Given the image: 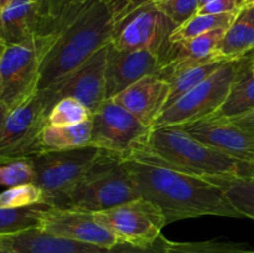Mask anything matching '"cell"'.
Returning <instances> with one entry per match:
<instances>
[{
    "label": "cell",
    "mask_w": 254,
    "mask_h": 253,
    "mask_svg": "<svg viewBox=\"0 0 254 253\" xmlns=\"http://www.w3.org/2000/svg\"><path fill=\"white\" fill-rule=\"evenodd\" d=\"M139 196L155 203L166 222L203 216L243 218L217 185L202 176L133 159H121Z\"/></svg>",
    "instance_id": "1"
},
{
    "label": "cell",
    "mask_w": 254,
    "mask_h": 253,
    "mask_svg": "<svg viewBox=\"0 0 254 253\" xmlns=\"http://www.w3.org/2000/svg\"><path fill=\"white\" fill-rule=\"evenodd\" d=\"M116 0H89L52 22L55 39L45 56L37 88L47 89L111 44L117 25Z\"/></svg>",
    "instance_id": "2"
},
{
    "label": "cell",
    "mask_w": 254,
    "mask_h": 253,
    "mask_svg": "<svg viewBox=\"0 0 254 253\" xmlns=\"http://www.w3.org/2000/svg\"><path fill=\"white\" fill-rule=\"evenodd\" d=\"M119 159L145 161L198 176L235 175L254 169L197 140L180 126H153L130 153Z\"/></svg>",
    "instance_id": "3"
},
{
    "label": "cell",
    "mask_w": 254,
    "mask_h": 253,
    "mask_svg": "<svg viewBox=\"0 0 254 253\" xmlns=\"http://www.w3.org/2000/svg\"><path fill=\"white\" fill-rule=\"evenodd\" d=\"M139 197L134 181L118 156L104 151L81 181L62 198L59 207L99 212Z\"/></svg>",
    "instance_id": "4"
},
{
    "label": "cell",
    "mask_w": 254,
    "mask_h": 253,
    "mask_svg": "<svg viewBox=\"0 0 254 253\" xmlns=\"http://www.w3.org/2000/svg\"><path fill=\"white\" fill-rule=\"evenodd\" d=\"M54 106L47 89H35L10 109L0 130V165L42 153L41 134Z\"/></svg>",
    "instance_id": "5"
},
{
    "label": "cell",
    "mask_w": 254,
    "mask_h": 253,
    "mask_svg": "<svg viewBox=\"0 0 254 253\" xmlns=\"http://www.w3.org/2000/svg\"><path fill=\"white\" fill-rule=\"evenodd\" d=\"M54 39V34L35 35L4 46L0 56V102L10 109L37 89L42 62Z\"/></svg>",
    "instance_id": "6"
},
{
    "label": "cell",
    "mask_w": 254,
    "mask_h": 253,
    "mask_svg": "<svg viewBox=\"0 0 254 253\" xmlns=\"http://www.w3.org/2000/svg\"><path fill=\"white\" fill-rule=\"evenodd\" d=\"M102 154V149L88 145L44 151L31 158L35 169L34 183L44 192L45 206L59 207L64 196L83 179Z\"/></svg>",
    "instance_id": "7"
},
{
    "label": "cell",
    "mask_w": 254,
    "mask_h": 253,
    "mask_svg": "<svg viewBox=\"0 0 254 253\" xmlns=\"http://www.w3.org/2000/svg\"><path fill=\"white\" fill-rule=\"evenodd\" d=\"M237 60H230L198 86L164 109L153 126H183L213 116L230 93L237 71ZM151 126V128H153Z\"/></svg>",
    "instance_id": "8"
},
{
    "label": "cell",
    "mask_w": 254,
    "mask_h": 253,
    "mask_svg": "<svg viewBox=\"0 0 254 253\" xmlns=\"http://www.w3.org/2000/svg\"><path fill=\"white\" fill-rule=\"evenodd\" d=\"M93 215L97 222L107 228L118 242L135 246L155 243L168 225L163 211L143 196Z\"/></svg>",
    "instance_id": "9"
},
{
    "label": "cell",
    "mask_w": 254,
    "mask_h": 253,
    "mask_svg": "<svg viewBox=\"0 0 254 253\" xmlns=\"http://www.w3.org/2000/svg\"><path fill=\"white\" fill-rule=\"evenodd\" d=\"M176 27L155 5L148 2L117 22L111 45L118 50H153L164 62L171 45L170 35Z\"/></svg>",
    "instance_id": "10"
},
{
    "label": "cell",
    "mask_w": 254,
    "mask_h": 253,
    "mask_svg": "<svg viewBox=\"0 0 254 253\" xmlns=\"http://www.w3.org/2000/svg\"><path fill=\"white\" fill-rule=\"evenodd\" d=\"M149 129L114 99H106L92 116L89 146L121 158L133 150Z\"/></svg>",
    "instance_id": "11"
},
{
    "label": "cell",
    "mask_w": 254,
    "mask_h": 253,
    "mask_svg": "<svg viewBox=\"0 0 254 253\" xmlns=\"http://www.w3.org/2000/svg\"><path fill=\"white\" fill-rule=\"evenodd\" d=\"M37 228L59 237L111 248L118 241L98 223L92 212L69 207L42 206Z\"/></svg>",
    "instance_id": "12"
},
{
    "label": "cell",
    "mask_w": 254,
    "mask_h": 253,
    "mask_svg": "<svg viewBox=\"0 0 254 253\" xmlns=\"http://www.w3.org/2000/svg\"><path fill=\"white\" fill-rule=\"evenodd\" d=\"M109 44L92 55L78 68L47 88L54 104L64 97H73L92 114L106 101V66Z\"/></svg>",
    "instance_id": "13"
},
{
    "label": "cell",
    "mask_w": 254,
    "mask_h": 253,
    "mask_svg": "<svg viewBox=\"0 0 254 253\" xmlns=\"http://www.w3.org/2000/svg\"><path fill=\"white\" fill-rule=\"evenodd\" d=\"M180 126L197 140L254 168V131L216 114Z\"/></svg>",
    "instance_id": "14"
},
{
    "label": "cell",
    "mask_w": 254,
    "mask_h": 253,
    "mask_svg": "<svg viewBox=\"0 0 254 253\" xmlns=\"http://www.w3.org/2000/svg\"><path fill=\"white\" fill-rule=\"evenodd\" d=\"M163 62L153 50H118L111 44L106 66V99H113L135 82L158 74Z\"/></svg>",
    "instance_id": "15"
},
{
    "label": "cell",
    "mask_w": 254,
    "mask_h": 253,
    "mask_svg": "<svg viewBox=\"0 0 254 253\" xmlns=\"http://www.w3.org/2000/svg\"><path fill=\"white\" fill-rule=\"evenodd\" d=\"M168 96L169 82L159 74H150L131 84L113 99L144 126L151 128L165 108Z\"/></svg>",
    "instance_id": "16"
},
{
    "label": "cell",
    "mask_w": 254,
    "mask_h": 253,
    "mask_svg": "<svg viewBox=\"0 0 254 253\" xmlns=\"http://www.w3.org/2000/svg\"><path fill=\"white\" fill-rule=\"evenodd\" d=\"M0 247L17 253H104L107 251L91 243L44 232L37 227L0 235Z\"/></svg>",
    "instance_id": "17"
},
{
    "label": "cell",
    "mask_w": 254,
    "mask_h": 253,
    "mask_svg": "<svg viewBox=\"0 0 254 253\" xmlns=\"http://www.w3.org/2000/svg\"><path fill=\"white\" fill-rule=\"evenodd\" d=\"M42 21L36 0H11L0 14V44H17L41 35Z\"/></svg>",
    "instance_id": "18"
},
{
    "label": "cell",
    "mask_w": 254,
    "mask_h": 253,
    "mask_svg": "<svg viewBox=\"0 0 254 253\" xmlns=\"http://www.w3.org/2000/svg\"><path fill=\"white\" fill-rule=\"evenodd\" d=\"M254 109V51L237 61V71L230 93L216 116L232 119Z\"/></svg>",
    "instance_id": "19"
},
{
    "label": "cell",
    "mask_w": 254,
    "mask_h": 253,
    "mask_svg": "<svg viewBox=\"0 0 254 253\" xmlns=\"http://www.w3.org/2000/svg\"><path fill=\"white\" fill-rule=\"evenodd\" d=\"M254 51V5L246 4L222 37L218 54L225 60H237Z\"/></svg>",
    "instance_id": "20"
},
{
    "label": "cell",
    "mask_w": 254,
    "mask_h": 253,
    "mask_svg": "<svg viewBox=\"0 0 254 253\" xmlns=\"http://www.w3.org/2000/svg\"><path fill=\"white\" fill-rule=\"evenodd\" d=\"M217 185L243 218L254 221V169L235 175L202 176Z\"/></svg>",
    "instance_id": "21"
},
{
    "label": "cell",
    "mask_w": 254,
    "mask_h": 253,
    "mask_svg": "<svg viewBox=\"0 0 254 253\" xmlns=\"http://www.w3.org/2000/svg\"><path fill=\"white\" fill-rule=\"evenodd\" d=\"M91 138L92 119L68 126H52L46 124L41 134L42 153L88 146Z\"/></svg>",
    "instance_id": "22"
},
{
    "label": "cell",
    "mask_w": 254,
    "mask_h": 253,
    "mask_svg": "<svg viewBox=\"0 0 254 253\" xmlns=\"http://www.w3.org/2000/svg\"><path fill=\"white\" fill-rule=\"evenodd\" d=\"M227 61H216V62H207V63H201L191 66L189 68L179 71L174 76H171L168 79L169 82V96L166 101L165 108H169L171 104L175 103L179 98L185 96L188 92L195 88L196 86L205 81L207 77L215 71H217L223 63Z\"/></svg>",
    "instance_id": "23"
},
{
    "label": "cell",
    "mask_w": 254,
    "mask_h": 253,
    "mask_svg": "<svg viewBox=\"0 0 254 253\" xmlns=\"http://www.w3.org/2000/svg\"><path fill=\"white\" fill-rule=\"evenodd\" d=\"M237 12L230 14H196L185 24L176 27L170 35V42L188 40L191 37L210 32L217 29H228Z\"/></svg>",
    "instance_id": "24"
},
{
    "label": "cell",
    "mask_w": 254,
    "mask_h": 253,
    "mask_svg": "<svg viewBox=\"0 0 254 253\" xmlns=\"http://www.w3.org/2000/svg\"><path fill=\"white\" fill-rule=\"evenodd\" d=\"M165 253H254L246 243L232 241H166Z\"/></svg>",
    "instance_id": "25"
},
{
    "label": "cell",
    "mask_w": 254,
    "mask_h": 253,
    "mask_svg": "<svg viewBox=\"0 0 254 253\" xmlns=\"http://www.w3.org/2000/svg\"><path fill=\"white\" fill-rule=\"evenodd\" d=\"M92 112L81 101L73 97L59 99L50 109L47 116V126H68L84 123L92 119Z\"/></svg>",
    "instance_id": "26"
},
{
    "label": "cell",
    "mask_w": 254,
    "mask_h": 253,
    "mask_svg": "<svg viewBox=\"0 0 254 253\" xmlns=\"http://www.w3.org/2000/svg\"><path fill=\"white\" fill-rule=\"evenodd\" d=\"M44 205L21 208H0V235L37 227L39 212Z\"/></svg>",
    "instance_id": "27"
},
{
    "label": "cell",
    "mask_w": 254,
    "mask_h": 253,
    "mask_svg": "<svg viewBox=\"0 0 254 253\" xmlns=\"http://www.w3.org/2000/svg\"><path fill=\"white\" fill-rule=\"evenodd\" d=\"M35 205L45 206L44 192L35 183L12 186L0 193V208H21Z\"/></svg>",
    "instance_id": "28"
},
{
    "label": "cell",
    "mask_w": 254,
    "mask_h": 253,
    "mask_svg": "<svg viewBox=\"0 0 254 253\" xmlns=\"http://www.w3.org/2000/svg\"><path fill=\"white\" fill-rule=\"evenodd\" d=\"M35 169L31 159H20L0 165V185L19 186L34 183Z\"/></svg>",
    "instance_id": "29"
},
{
    "label": "cell",
    "mask_w": 254,
    "mask_h": 253,
    "mask_svg": "<svg viewBox=\"0 0 254 253\" xmlns=\"http://www.w3.org/2000/svg\"><path fill=\"white\" fill-rule=\"evenodd\" d=\"M154 5L176 26L185 24L188 20L195 16L201 7L200 0H169Z\"/></svg>",
    "instance_id": "30"
},
{
    "label": "cell",
    "mask_w": 254,
    "mask_h": 253,
    "mask_svg": "<svg viewBox=\"0 0 254 253\" xmlns=\"http://www.w3.org/2000/svg\"><path fill=\"white\" fill-rule=\"evenodd\" d=\"M168 238L160 236L155 243L150 246H135L127 242H117L111 248H107L104 253H165Z\"/></svg>",
    "instance_id": "31"
},
{
    "label": "cell",
    "mask_w": 254,
    "mask_h": 253,
    "mask_svg": "<svg viewBox=\"0 0 254 253\" xmlns=\"http://www.w3.org/2000/svg\"><path fill=\"white\" fill-rule=\"evenodd\" d=\"M36 4L42 21L41 35H47L51 24L59 16L62 0H36Z\"/></svg>",
    "instance_id": "32"
},
{
    "label": "cell",
    "mask_w": 254,
    "mask_h": 253,
    "mask_svg": "<svg viewBox=\"0 0 254 253\" xmlns=\"http://www.w3.org/2000/svg\"><path fill=\"white\" fill-rule=\"evenodd\" d=\"M246 5V0H211L200 7L197 14H230L238 12Z\"/></svg>",
    "instance_id": "33"
},
{
    "label": "cell",
    "mask_w": 254,
    "mask_h": 253,
    "mask_svg": "<svg viewBox=\"0 0 254 253\" xmlns=\"http://www.w3.org/2000/svg\"><path fill=\"white\" fill-rule=\"evenodd\" d=\"M117 5V22L123 20L136 9H139L143 5L148 4L150 0H116Z\"/></svg>",
    "instance_id": "34"
},
{
    "label": "cell",
    "mask_w": 254,
    "mask_h": 253,
    "mask_svg": "<svg viewBox=\"0 0 254 253\" xmlns=\"http://www.w3.org/2000/svg\"><path fill=\"white\" fill-rule=\"evenodd\" d=\"M230 121L233 122L235 124H237L241 128H245L247 129V130L254 131V109L248 112V113L243 114V116L230 119Z\"/></svg>",
    "instance_id": "35"
},
{
    "label": "cell",
    "mask_w": 254,
    "mask_h": 253,
    "mask_svg": "<svg viewBox=\"0 0 254 253\" xmlns=\"http://www.w3.org/2000/svg\"><path fill=\"white\" fill-rule=\"evenodd\" d=\"M87 1H89V0H62V5H61V10H60V14H61L62 11H64V10H68V9H72V7H76V6H78V5L84 4V2H87ZM56 19H57V17H56ZM56 19H55V20H56ZM50 27H51V26H50Z\"/></svg>",
    "instance_id": "36"
},
{
    "label": "cell",
    "mask_w": 254,
    "mask_h": 253,
    "mask_svg": "<svg viewBox=\"0 0 254 253\" xmlns=\"http://www.w3.org/2000/svg\"><path fill=\"white\" fill-rule=\"evenodd\" d=\"M10 108L5 103L0 102V130H1L2 126L5 123V119H6L7 114H9Z\"/></svg>",
    "instance_id": "37"
},
{
    "label": "cell",
    "mask_w": 254,
    "mask_h": 253,
    "mask_svg": "<svg viewBox=\"0 0 254 253\" xmlns=\"http://www.w3.org/2000/svg\"><path fill=\"white\" fill-rule=\"evenodd\" d=\"M10 1H11V0H0V10L4 9V7L6 6Z\"/></svg>",
    "instance_id": "38"
},
{
    "label": "cell",
    "mask_w": 254,
    "mask_h": 253,
    "mask_svg": "<svg viewBox=\"0 0 254 253\" xmlns=\"http://www.w3.org/2000/svg\"><path fill=\"white\" fill-rule=\"evenodd\" d=\"M0 253H17V252H14V251L11 250H7V248L0 247Z\"/></svg>",
    "instance_id": "39"
},
{
    "label": "cell",
    "mask_w": 254,
    "mask_h": 253,
    "mask_svg": "<svg viewBox=\"0 0 254 253\" xmlns=\"http://www.w3.org/2000/svg\"><path fill=\"white\" fill-rule=\"evenodd\" d=\"M165 1H169V0H150V4H160V2H165Z\"/></svg>",
    "instance_id": "40"
},
{
    "label": "cell",
    "mask_w": 254,
    "mask_h": 253,
    "mask_svg": "<svg viewBox=\"0 0 254 253\" xmlns=\"http://www.w3.org/2000/svg\"><path fill=\"white\" fill-rule=\"evenodd\" d=\"M246 4H253L254 5V0H246Z\"/></svg>",
    "instance_id": "41"
},
{
    "label": "cell",
    "mask_w": 254,
    "mask_h": 253,
    "mask_svg": "<svg viewBox=\"0 0 254 253\" xmlns=\"http://www.w3.org/2000/svg\"><path fill=\"white\" fill-rule=\"evenodd\" d=\"M2 50H4V45H1V44H0V56H1V52H2Z\"/></svg>",
    "instance_id": "42"
},
{
    "label": "cell",
    "mask_w": 254,
    "mask_h": 253,
    "mask_svg": "<svg viewBox=\"0 0 254 253\" xmlns=\"http://www.w3.org/2000/svg\"><path fill=\"white\" fill-rule=\"evenodd\" d=\"M0 14H1V10H0Z\"/></svg>",
    "instance_id": "43"
}]
</instances>
